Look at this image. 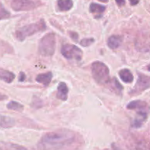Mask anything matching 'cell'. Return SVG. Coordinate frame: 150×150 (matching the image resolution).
Returning a JSON list of instances; mask_svg holds the SVG:
<instances>
[{
  "mask_svg": "<svg viewBox=\"0 0 150 150\" xmlns=\"http://www.w3.org/2000/svg\"><path fill=\"white\" fill-rule=\"evenodd\" d=\"M76 140V134L71 130L62 129L44 135L38 144L42 149H63L71 145Z\"/></svg>",
  "mask_w": 150,
  "mask_h": 150,
  "instance_id": "cell-1",
  "label": "cell"
},
{
  "mask_svg": "<svg viewBox=\"0 0 150 150\" xmlns=\"http://www.w3.org/2000/svg\"><path fill=\"white\" fill-rule=\"evenodd\" d=\"M46 29V25L43 20H40L36 23H29L26 26L17 29L15 33L16 38L19 41H23L27 37H30L39 32H42Z\"/></svg>",
  "mask_w": 150,
  "mask_h": 150,
  "instance_id": "cell-2",
  "label": "cell"
},
{
  "mask_svg": "<svg viewBox=\"0 0 150 150\" xmlns=\"http://www.w3.org/2000/svg\"><path fill=\"white\" fill-rule=\"evenodd\" d=\"M92 73L95 81L100 84H106L111 80L109 69L101 62H95L92 64Z\"/></svg>",
  "mask_w": 150,
  "mask_h": 150,
  "instance_id": "cell-3",
  "label": "cell"
},
{
  "mask_svg": "<svg viewBox=\"0 0 150 150\" xmlns=\"http://www.w3.org/2000/svg\"><path fill=\"white\" fill-rule=\"evenodd\" d=\"M56 35L49 33L41 39L39 43V53L43 57H52L55 52Z\"/></svg>",
  "mask_w": 150,
  "mask_h": 150,
  "instance_id": "cell-4",
  "label": "cell"
},
{
  "mask_svg": "<svg viewBox=\"0 0 150 150\" xmlns=\"http://www.w3.org/2000/svg\"><path fill=\"white\" fill-rule=\"evenodd\" d=\"M62 54L67 59H75L80 61L82 59L83 52L81 50L75 45L66 44L62 47Z\"/></svg>",
  "mask_w": 150,
  "mask_h": 150,
  "instance_id": "cell-5",
  "label": "cell"
},
{
  "mask_svg": "<svg viewBox=\"0 0 150 150\" xmlns=\"http://www.w3.org/2000/svg\"><path fill=\"white\" fill-rule=\"evenodd\" d=\"M10 6L15 11H27L35 9L39 4L32 0H10Z\"/></svg>",
  "mask_w": 150,
  "mask_h": 150,
  "instance_id": "cell-6",
  "label": "cell"
},
{
  "mask_svg": "<svg viewBox=\"0 0 150 150\" xmlns=\"http://www.w3.org/2000/svg\"><path fill=\"white\" fill-rule=\"evenodd\" d=\"M149 88H150V76L139 73L137 82L135 85V87L130 92V95H139Z\"/></svg>",
  "mask_w": 150,
  "mask_h": 150,
  "instance_id": "cell-7",
  "label": "cell"
},
{
  "mask_svg": "<svg viewBox=\"0 0 150 150\" xmlns=\"http://www.w3.org/2000/svg\"><path fill=\"white\" fill-rule=\"evenodd\" d=\"M149 111L150 110H139V111H138L137 115H136V118L133 121L132 126L133 127H136V128L142 127V125L147 119Z\"/></svg>",
  "mask_w": 150,
  "mask_h": 150,
  "instance_id": "cell-8",
  "label": "cell"
},
{
  "mask_svg": "<svg viewBox=\"0 0 150 150\" xmlns=\"http://www.w3.org/2000/svg\"><path fill=\"white\" fill-rule=\"evenodd\" d=\"M127 108L130 110H150L149 105L142 100H134L127 105Z\"/></svg>",
  "mask_w": 150,
  "mask_h": 150,
  "instance_id": "cell-9",
  "label": "cell"
},
{
  "mask_svg": "<svg viewBox=\"0 0 150 150\" xmlns=\"http://www.w3.org/2000/svg\"><path fill=\"white\" fill-rule=\"evenodd\" d=\"M57 90H58L57 95V98L62 100H66L67 99V94H68V88H67V84L64 82L59 83Z\"/></svg>",
  "mask_w": 150,
  "mask_h": 150,
  "instance_id": "cell-10",
  "label": "cell"
},
{
  "mask_svg": "<svg viewBox=\"0 0 150 150\" xmlns=\"http://www.w3.org/2000/svg\"><path fill=\"white\" fill-rule=\"evenodd\" d=\"M122 38L119 35H112L108 40V45L111 49H116L121 45Z\"/></svg>",
  "mask_w": 150,
  "mask_h": 150,
  "instance_id": "cell-11",
  "label": "cell"
},
{
  "mask_svg": "<svg viewBox=\"0 0 150 150\" xmlns=\"http://www.w3.org/2000/svg\"><path fill=\"white\" fill-rule=\"evenodd\" d=\"M53 74L51 72H48L46 73H42V74H39L36 77V81L40 83H42L44 86H48L51 81Z\"/></svg>",
  "mask_w": 150,
  "mask_h": 150,
  "instance_id": "cell-12",
  "label": "cell"
},
{
  "mask_svg": "<svg viewBox=\"0 0 150 150\" xmlns=\"http://www.w3.org/2000/svg\"><path fill=\"white\" fill-rule=\"evenodd\" d=\"M15 77H16V76L12 72L0 69V79L3 81L10 83L13 82V81L15 79Z\"/></svg>",
  "mask_w": 150,
  "mask_h": 150,
  "instance_id": "cell-13",
  "label": "cell"
},
{
  "mask_svg": "<svg viewBox=\"0 0 150 150\" xmlns=\"http://www.w3.org/2000/svg\"><path fill=\"white\" fill-rule=\"evenodd\" d=\"M15 120L6 116H0V127L2 128H10L15 125Z\"/></svg>",
  "mask_w": 150,
  "mask_h": 150,
  "instance_id": "cell-14",
  "label": "cell"
},
{
  "mask_svg": "<svg viewBox=\"0 0 150 150\" xmlns=\"http://www.w3.org/2000/svg\"><path fill=\"white\" fill-rule=\"evenodd\" d=\"M119 75H120V79L125 83H132L133 82V76L130 70L128 69H123V70H120Z\"/></svg>",
  "mask_w": 150,
  "mask_h": 150,
  "instance_id": "cell-15",
  "label": "cell"
},
{
  "mask_svg": "<svg viewBox=\"0 0 150 150\" xmlns=\"http://www.w3.org/2000/svg\"><path fill=\"white\" fill-rule=\"evenodd\" d=\"M105 10V7L101 4H96V3H92L89 7V10L92 13L95 14L98 17V16H101Z\"/></svg>",
  "mask_w": 150,
  "mask_h": 150,
  "instance_id": "cell-16",
  "label": "cell"
},
{
  "mask_svg": "<svg viewBox=\"0 0 150 150\" xmlns=\"http://www.w3.org/2000/svg\"><path fill=\"white\" fill-rule=\"evenodd\" d=\"M58 7L62 11H68L73 7V0H58Z\"/></svg>",
  "mask_w": 150,
  "mask_h": 150,
  "instance_id": "cell-17",
  "label": "cell"
},
{
  "mask_svg": "<svg viewBox=\"0 0 150 150\" xmlns=\"http://www.w3.org/2000/svg\"><path fill=\"white\" fill-rule=\"evenodd\" d=\"M7 108L10 110H14L17 111H22L23 109V105L16 101H11L7 105Z\"/></svg>",
  "mask_w": 150,
  "mask_h": 150,
  "instance_id": "cell-18",
  "label": "cell"
},
{
  "mask_svg": "<svg viewBox=\"0 0 150 150\" xmlns=\"http://www.w3.org/2000/svg\"><path fill=\"white\" fill-rule=\"evenodd\" d=\"M108 83H111V86H113V87L114 88V90L117 91V92H121L122 91L123 89V87L122 86V85L120 84V82L117 81V79H115V78H114L112 80V81H111V80L108 81Z\"/></svg>",
  "mask_w": 150,
  "mask_h": 150,
  "instance_id": "cell-19",
  "label": "cell"
},
{
  "mask_svg": "<svg viewBox=\"0 0 150 150\" xmlns=\"http://www.w3.org/2000/svg\"><path fill=\"white\" fill-rule=\"evenodd\" d=\"M10 14L4 7L2 4L0 3V20H4L10 18Z\"/></svg>",
  "mask_w": 150,
  "mask_h": 150,
  "instance_id": "cell-20",
  "label": "cell"
},
{
  "mask_svg": "<svg viewBox=\"0 0 150 150\" xmlns=\"http://www.w3.org/2000/svg\"><path fill=\"white\" fill-rule=\"evenodd\" d=\"M95 42V40L93 38H85V39L82 40L81 41V44L82 46L83 47H86V46H89L91 44H92L93 42Z\"/></svg>",
  "mask_w": 150,
  "mask_h": 150,
  "instance_id": "cell-21",
  "label": "cell"
},
{
  "mask_svg": "<svg viewBox=\"0 0 150 150\" xmlns=\"http://www.w3.org/2000/svg\"><path fill=\"white\" fill-rule=\"evenodd\" d=\"M116 2L119 6H122L125 3V0H116Z\"/></svg>",
  "mask_w": 150,
  "mask_h": 150,
  "instance_id": "cell-22",
  "label": "cell"
},
{
  "mask_svg": "<svg viewBox=\"0 0 150 150\" xmlns=\"http://www.w3.org/2000/svg\"><path fill=\"white\" fill-rule=\"evenodd\" d=\"M129 1H130L131 5H136V4H139L140 0H129Z\"/></svg>",
  "mask_w": 150,
  "mask_h": 150,
  "instance_id": "cell-23",
  "label": "cell"
},
{
  "mask_svg": "<svg viewBox=\"0 0 150 150\" xmlns=\"http://www.w3.org/2000/svg\"><path fill=\"white\" fill-rule=\"evenodd\" d=\"M25 77H26V76H25L24 73H20V76H19V81H24V79H25Z\"/></svg>",
  "mask_w": 150,
  "mask_h": 150,
  "instance_id": "cell-24",
  "label": "cell"
},
{
  "mask_svg": "<svg viewBox=\"0 0 150 150\" xmlns=\"http://www.w3.org/2000/svg\"><path fill=\"white\" fill-rule=\"evenodd\" d=\"M71 38H73V40H77L78 39V35L76 33H71Z\"/></svg>",
  "mask_w": 150,
  "mask_h": 150,
  "instance_id": "cell-25",
  "label": "cell"
},
{
  "mask_svg": "<svg viewBox=\"0 0 150 150\" xmlns=\"http://www.w3.org/2000/svg\"><path fill=\"white\" fill-rule=\"evenodd\" d=\"M7 98V97L6 96V95H3V94L0 93V101H2V100H6Z\"/></svg>",
  "mask_w": 150,
  "mask_h": 150,
  "instance_id": "cell-26",
  "label": "cell"
},
{
  "mask_svg": "<svg viewBox=\"0 0 150 150\" xmlns=\"http://www.w3.org/2000/svg\"><path fill=\"white\" fill-rule=\"evenodd\" d=\"M100 1H101V2H108V0H99Z\"/></svg>",
  "mask_w": 150,
  "mask_h": 150,
  "instance_id": "cell-27",
  "label": "cell"
},
{
  "mask_svg": "<svg viewBox=\"0 0 150 150\" xmlns=\"http://www.w3.org/2000/svg\"><path fill=\"white\" fill-rule=\"evenodd\" d=\"M147 69H148V70H149V71L150 72V64H149V65H148V67H147Z\"/></svg>",
  "mask_w": 150,
  "mask_h": 150,
  "instance_id": "cell-28",
  "label": "cell"
}]
</instances>
